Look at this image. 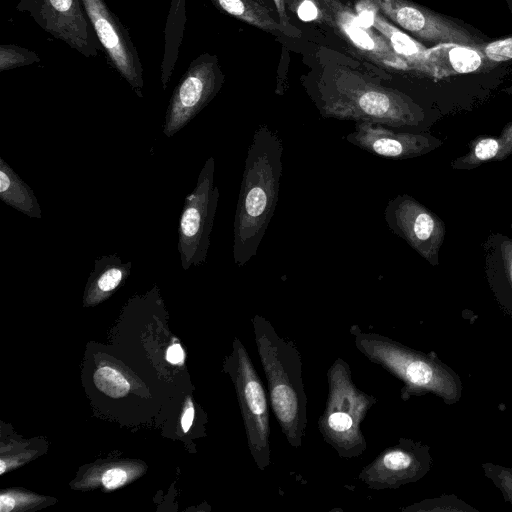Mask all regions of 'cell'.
<instances>
[{"mask_svg": "<svg viewBox=\"0 0 512 512\" xmlns=\"http://www.w3.org/2000/svg\"><path fill=\"white\" fill-rule=\"evenodd\" d=\"M307 91L325 118L396 129H422L427 123L425 109L410 96L345 65L324 68Z\"/></svg>", "mask_w": 512, "mask_h": 512, "instance_id": "obj_1", "label": "cell"}, {"mask_svg": "<svg viewBox=\"0 0 512 512\" xmlns=\"http://www.w3.org/2000/svg\"><path fill=\"white\" fill-rule=\"evenodd\" d=\"M284 147L278 133L259 126L245 159L233 224V260L246 265L258 252L278 203Z\"/></svg>", "mask_w": 512, "mask_h": 512, "instance_id": "obj_2", "label": "cell"}, {"mask_svg": "<svg viewBox=\"0 0 512 512\" xmlns=\"http://www.w3.org/2000/svg\"><path fill=\"white\" fill-rule=\"evenodd\" d=\"M251 321L271 408L289 445L300 448L308 424L300 352L263 316Z\"/></svg>", "mask_w": 512, "mask_h": 512, "instance_id": "obj_3", "label": "cell"}, {"mask_svg": "<svg viewBox=\"0 0 512 512\" xmlns=\"http://www.w3.org/2000/svg\"><path fill=\"white\" fill-rule=\"evenodd\" d=\"M349 332L361 354L401 380L403 400L431 393L446 404L459 401L462 382L435 353L411 349L387 336L363 331L358 325H352Z\"/></svg>", "mask_w": 512, "mask_h": 512, "instance_id": "obj_4", "label": "cell"}, {"mask_svg": "<svg viewBox=\"0 0 512 512\" xmlns=\"http://www.w3.org/2000/svg\"><path fill=\"white\" fill-rule=\"evenodd\" d=\"M327 384L318 430L340 457H359L367 448L362 423L377 399L356 386L351 368L342 358H337L328 369Z\"/></svg>", "mask_w": 512, "mask_h": 512, "instance_id": "obj_5", "label": "cell"}, {"mask_svg": "<svg viewBox=\"0 0 512 512\" xmlns=\"http://www.w3.org/2000/svg\"><path fill=\"white\" fill-rule=\"evenodd\" d=\"M230 368L250 454L256 466L265 470L271 462L268 398L248 352L238 339L234 343Z\"/></svg>", "mask_w": 512, "mask_h": 512, "instance_id": "obj_6", "label": "cell"}, {"mask_svg": "<svg viewBox=\"0 0 512 512\" xmlns=\"http://www.w3.org/2000/svg\"><path fill=\"white\" fill-rule=\"evenodd\" d=\"M387 19L413 35L418 41L432 44L456 43L479 48L490 38L474 26L435 12L411 0H364Z\"/></svg>", "mask_w": 512, "mask_h": 512, "instance_id": "obj_7", "label": "cell"}, {"mask_svg": "<svg viewBox=\"0 0 512 512\" xmlns=\"http://www.w3.org/2000/svg\"><path fill=\"white\" fill-rule=\"evenodd\" d=\"M214 172L215 160L211 156L202 167L195 188L184 201L177 248L185 270L203 264L208 255L220 196L219 189L214 184Z\"/></svg>", "mask_w": 512, "mask_h": 512, "instance_id": "obj_8", "label": "cell"}, {"mask_svg": "<svg viewBox=\"0 0 512 512\" xmlns=\"http://www.w3.org/2000/svg\"><path fill=\"white\" fill-rule=\"evenodd\" d=\"M224 82L218 58L203 53L191 61L169 100L163 134L172 137L218 94Z\"/></svg>", "mask_w": 512, "mask_h": 512, "instance_id": "obj_9", "label": "cell"}, {"mask_svg": "<svg viewBox=\"0 0 512 512\" xmlns=\"http://www.w3.org/2000/svg\"><path fill=\"white\" fill-rule=\"evenodd\" d=\"M19 12L28 13L45 32L86 58L102 47L81 0H19Z\"/></svg>", "mask_w": 512, "mask_h": 512, "instance_id": "obj_10", "label": "cell"}, {"mask_svg": "<svg viewBox=\"0 0 512 512\" xmlns=\"http://www.w3.org/2000/svg\"><path fill=\"white\" fill-rule=\"evenodd\" d=\"M321 21L331 27L360 57L390 72H410L387 38L340 0H316Z\"/></svg>", "mask_w": 512, "mask_h": 512, "instance_id": "obj_11", "label": "cell"}, {"mask_svg": "<svg viewBox=\"0 0 512 512\" xmlns=\"http://www.w3.org/2000/svg\"><path fill=\"white\" fill-rule=\"evenodd\" d=\"M388 228L432 266L439 265L446 227L441 218L408 194L392 198L384 210Z\"/></svg>", "mask_w": 512, "mask_h": 512, "instance_id": "obj_12", "label": "cell"}, {"mask_svg": "<svg viewBox=\"0 0 512 512\" xmlns=\"http://www.w3.org/2000/svg\"><path fill=\"white\" fill-rule=\"evenodd\" d=\"M81 1L109 63L143 98V66L128 30L105 0Z\"/></svg>", "mask_w": 512, "mask_h": 512, "instance_id": "obj_13", "label": "cell"}, {"mask_svg": "<svg viewBox=\"0 0 512 512\" xmlns=\"http://www.w3.org/2000/svg\"><path fill=\"white\" fill-rule=\"evenodd\" d=\"M432 463L427 445L400 438L397 444L385 448L365 466L358 478L371 489H397L423 478L430 471Z\"/></svg>", "mask_w": 512, "mask_h": 512, "instance_id": "obj_14", "label": "cell"}, {"mask_svg": "<svg viewBox=\"0 0 512 512\" xmlns=\"http://www.w3.org/2000/svg\"><path fill=\"white\" fill-rule=\"evenodd\" d=\"M346 140L371 154L394 160L419 157L442 145V141L430 133L395 131L374 122H356Z\"/></svg>", "mask_w": 512, "mask_h": 512, "instance_id": "obj_15", "label": "cell"}, {"mask_svg": "<svg viewBox=\"0 0 512 512\" xmlns=\"http://www.w3.org/2000/svg\"><path fill=\"white\" fill-rule=\"evenodd\" d=\"M494 65L478 48L456 43H441L425 50L418 73L443 78L473 73L492 68Z\"/></svg>", "mask_w": 512, "mask_h": 512, "instance_id": "obj_16", "label": "cell"}, {"mask_svg": "<svg viewBox=\"0 0 512 512\" xmlns=\"http://www.w3.org/2000/svg\"><path fill=\"white\" fill-rule=\"evenodd\" d=\"M485 273L500 308L512 318V239L496 233L483 244Z\"/></svg>", "mask_w": 512, "mask_h": 512, "instance_id": "obj_17", "label": "cell"}, {"mask_svg": "<svg viewBox=\"0 0 512 512\" xmlns=\"http://www.w3.org/2000/svg\"><path fill=\"white\" fill-rule=\"evenodd\" d=\"M512 154V121L497 136L482 135L473 139L467 152L454 159L451 167L456 170H472L485 162L501 161Z\"/></svg>", "mask_w": 512, "mask_h": 512, "instance_id": "obj_18", "label": "cell"}, {"mask_svg": "<svg viewBox=\"0 0 512 512\" xmlns=\"http://www.w3.org/2000/svg\"><path fill=\"white\" fill-rule=\"evenodd\" d=\"M210 1L218 10L264 31L281 33L289 37L301 35L282 25L279 20L274 18L276 13L255 0Z\"/></svg>", "mask_w": 512, "mask_h": 512, "instance_id": "obj_19", "label": "cell"}, {"mask_svg": "<svg viewBox=\"0 0 512 512\" xmlns=\"http://www.w3.org/2000/svg\"><path fill=\"white\" fill-rule=\"evenodd\" d=\"M186 23V0H171L164 28L163 56L160 64V81L167 88L178 60Z\"/></svg>", "mask_w": 512, "mask_h": 512, "instance_id": "obj_20", "label": "cell"}, {"mask_svg": "<svg viewBox=\"0 0 512 512\" xmlns=\"http://www.w3.org/2000/svg\"><path fill=\"white\" fill-rule=\"evenodd\" d=\"M0 199L21 213L41 219L42 211L33 190L0 158Z\"/></svg>", "mask_w": 512, "mask_h": 512, "instance_id": "obj_21", "label": "cell"}, {"mask_svg": "<svg viewBox=\"0 0 512 512\" xmlns=\"http://www.w3.org/2000/svg\"><path fill=\"white\" fill-rule=\"evenodd\" d=\"M131 262H123L116 254L95 260L94 286L97 291L108 293L116 289L129 274Z\"/></svg>", "mask_w": 512, "mask_h": 512, "instance_id": "obj_22", "label": "cell"}, {"mask_svg": "<svg viewBox=\"0 0 512 512\" xmlns=\"http://www.w3.org/2000/svg\"><path fill=\"white\" fill-rule=\"evenodd\" d=\"M402 510L407 512H479L455 495L425 499Z\"/></svg>", "mask_w": 512, "mask_h": 512, "instance_id": "obj_23", "label": "cell"}, {"mask_svg": "<svg viewBox=\"0 0 512 512\" xmlns=\"http://www.w3.org/2000/svg\"><path fill=\"white\" fill-rule=\"evenodd\" d=\"M41 61L39 55L25 47L15 44L0 45V71L35 65Z\"/></svg>", "mask_w": 512, "mask_h": 512, "instance_id": "obj_24", "label": "cell"}, {"mask_svg": "<svg viewBox=\"0 0 512 512\" xmlns=\"http://www.w3.org/2000/svg\"><path fill=\"white\" fill-rule=\"evenodd\" d=\"M96 387L112 398H120L129 391V383L118 371L111 367H101L94 375Z\"/></svg>", "mask_w": 512, "mask_h": 512, "instance_id": "obj_25", "label": "cell"}, {"mask_svg": "<svg viewBox=\"0 0 512 512\" xmlns=\"http://www.w3.org/2000/svg\"><path fill=\"white\" fill-rule=\"evenodd\" d=\"M484 474L501 491L505 501L512 505V469L493 463H483Z\"/></svg>", "mask_w": 512, "mask_h": 512, "instance_id": "obj_26", "label": "cell"}, {"mask_svg": "<svg viewBox=\"0 0 512 512\" xmlns=\"http://www.w3.org/2000/svg\"><path fill=\"white\" fill-rule=\"evenodd\" d=\"M493 64L512 61V35L489 41L478 48Z\"/></svg>", "mask_w": 512, "mask_h": 512, "instance_id": "obj_27", "label": "cell"}, {"mask_svg": "<svg viewBox=\"0 0 512 512\" xmlns=\"http://www.w3.org/2000/svg\"><path fill=\"white\" fill-rule=\"evenodd\" d=\"M293 9L297 12L299 18L304 21H321V12L316 0H301L293 7Z\"/></svg>", "mask_w": 512, "mask_h": 512, "instance_id": "obj_28", "label": "cell"}, {"mask_svg": "<svg viewBox=\"0 0 512 512\" xmlns=\"http://www.w3.org/2000/svg\"><path fill=\"white\" fill-rule=\"evenodd\" d=\"M127 479V474L124 470L113 468L105 472L102 477L104 486L108 489H113L121 486Z\"/></svg>", "mask_w": 512, "mask_h": 512, "instance_id": "obj_29", "label": "cell"}, {"mask_svg": "<svg viewBox=\"0 0 512 512\" xmlns=\"http://www.w3.org/2000/svg\"><path fill=\"white\" fill-rule=\"evenodd\" d=\"M273 2L275 5V8H276L278 20L280 21V23L282 25H284L285 27L301 34V31L291 24L290 18L287 13V6H286L285 0H273Z\"/></svg>", "mask_w": 512, "mask_h": 512, "instance_id": "obj_30", "label": "cell"}, {"mask_svg": "<svg viewBox=\"0 0 512 512\" xmlns=\"http://www.w3.org/2000/svg\"><path fill=\"white\" fill-rule=\"evenodd\" d=\"M167 360L171 364H179L183 361L184 352L179 344H173L167 350Z\"/></svg>", "mask_w": 512, "mask_h": 512, "instance_id": "obj_31", "label": "cell"}, {"mask_svg": "<svg viewBox=\"0 0 512 512\" xmlns=\"http://www.w3.org/2000/svg\"><path fill=\"white\" fill-rule=\"evenodd\" d=\"M193 419H194V408H193V406H189L187 408V410L184 412L182 419H181V424H182V428H183L184 432H187L190 429Z\"/></svg>", "mask_w": 512, "mask_h": 512, "instance_id": "obj_32", "label": "cell"}, {"mask_svg": "<svg viewBox=\"0 0 512 512\" xmlns=\"http://www.w3.org/2000/svg\"><path fill=\"white\" fill-rule=\"evenodd\" d=\"M15 506V500L10 496L1 495L0 497V510L2 512L11 511Z\"/></svg>", "mask_w": 512, "mask_h": 512, "instance_id": "obj_33", "label": "cell"}, {"mask_svg": "<svg viewBox=\"0 0 512 512\" xmlns=\"http://www.w3.org/2000/svg\"><path fill=\"white\" fill-rule=\"evenodd\" d=\"M277 14L273 0H255Z\"/></svg>", "mask_w": 512, "mask_h": 512, "instance_id": "obj_34", "label": "cell"}, {"mask_svg": "<svg viewBox=\"0 0 512 512\" xmlns=\"http://www.w3.org/2000/svg\"><path fill=\"white\" fill-rule=\"evenodd\" d=\"M299 1H301V0H285L287 8H289V9H291V10L293 9V7H294V6H295Z\"/></svg>", "mask_w": 512, "mask_h": 512, "instance_id": "obj_35", "label": "cell"}, {"mask_svg": "<svg viewBox=\"0 0 512 512\" xmlns=\"http://www.w3.org/2000/svg\"><path fill=\"white\" fill-rule=\"evenodd\" d=\"M503 92L512 96V84L503 89Z\"/></svg>", "mask_w": 512, "mask_h": 512, "instance_id": "obj_36", "label": "cell"}, {"mask_svg": "<svg viewBox=\"0 0 512 512\" xmlns=\"http://www.w3.org/2000/svg\"><path fill=\"white\" fill-rule=\"evenodd\" d=\"M0 466H1V468H0V474H3V473H4V471H5V463H4V461H3V460H1V462H0Z\"/></svg>", "mask_w": 512, "mask_h": 512, "instance_id": "obj_37", "label": "cell"}]
</instances>
